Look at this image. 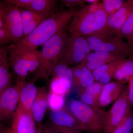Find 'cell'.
<instances>
[{
	"mask_svg": "<svg viewBox=\"0 0 133 133\" xmlns=\"http://www.w3.org/2000/svg\"><path fill=\"white\" fill-rule=\"evenodd\" d=\"M127 57L125 55L119 53L94 51L90 53L82 63L92 71L104 65Z\"/></svg>",
	"mask_w": 133,
	"mask_h": 133,
	"instance_id": "5bb4252c",
	"label": "cell"
},
{
	"mask_svg": "<svg viewBox=\"0 0 133 133\" xmlns=\"http://www.w3.org/2000/svg\"><path fill=\"white\" fill-rule=\"evenodd\" d=\"M85 2L90 3L91 4L99 2V1L98 0H85Z\"/></svg>",
	"mask_w": 133,
	"mask_h": 133,
	"instance_id": "b9f144b4",
	"label": "cell"
},
{
	"mask_svg": "<svg viewBox=\"0 0 133 133\" xmlns=\"http://www.w3.org/2000/svg\"><path fill=\"white\" fill-rule=\"evenodd\" d=\"M101 10H103L102 3L98 2L87 6L79 11L85 14H92Z\"/></svg>",
	"mask_w": 133,
	"mask_h": 133,
	"instance_id": "836d02e7",
	"label": "cell"
},
{
	"mask_svg": "<svg viewBox=\"0 0 133 133\" xmlns=\"http://www.w3.org/2000/svg\"><path fill=\"white\" fill-rule=\"evenodd\" d=\"M124 59H119L110 62L93 71L92 74L95 82H98L103 86L110 83L112 78H113L116 68Z\"/></svg>",
	"mask_w": 133,
	"mask_h": 133,
	"instance_id": "d6986e66",
	"label": "cell"
},
{
	"mask_svg": "<svg viewBox=\"0 0 133 133\" xmlns=\"http://www.w3.org/2000/svg\"><path fill=\"white\" fill-rule=\"evenodd\" d=\"M41 131L44 133H57L52 128L51 124L50 125H39Z\"/></svg>",
	"mask_w": 133,
	"mask_h": 133,
	"instance_id": "f35d334b",
	"label": "cell"
},
{
	"mask_svg": "<svg viewBox=\"0 0 133 133\" xmlns=\"http://www.w3.org/2000/svg\"><path fill=\"white\" fill-rule=\"evenodd\" d=\"M133 77V55L125 58L116 68L113 78L117 81H128Z\"/></svg>",
	"mask_w": 133,
	"mask_h": 133,
	"instance_id": "ffe728a7",
	"label": "cell"
},
{
	"mask_svg": "<svg viewBox=\"0 0 133 133\" xmlns=\"http://www.w3.org/2000/svg\"><path fill=\"white\" fill-rule=\"evenodd\" d=\"M69 65L63 59L60 58L52 66L50 71L49 77L52 78H62L66 70L69 68Z\"/></svg>",
	"mask_w": 133,
	"mask_h": 133,
	"instance_id": "83f0119b",
	"label": "cell"
},
{
	"mask_svg": "<svg viewBox=\"0 0 133 133\" xmlns=\"http://www.w3.org/2000/svg\"><path fill=\"white\" fill-rule=\"evenodd\" d=\"M127 87L129 104L131 109L133 107V77L128 81V84Z\"/></svg>",
	"mask_w": 133,
	"mask_h": 133,
	"instance_id": "8d00e7d4",
	"label": "cell"
},
{
	"mask_svg": "<svg viewBox=\"0 0 133 133\" xmlns=\"http://www.w3.org/2000/svg\"><path fill=\"white\" fill-rule=\"evenodd\" d=\"M133 10V0H128L117 12L108 16L107 28L109 33L119 37L121 29Z\"/></svg>",
	"mask_w": 133,
	"mask_h": 133,
	"instance_id": "7c38bea8",
	"label": "cell"
},
{
	"mask_svg": "<svg viewBox=\"0 0 133 133\" xmlns=\"http://www.w3.org/2000/svg\"><path fill=\"white\" fill-rule=\"evenodd\" d=\"M37 78L35 76L31 81L26 82L20 92L18 105L31 112L32 105L38 91V88L35 85Z\"/></svg>",
	"mask_w": 133,
	"mask_h": 133,
	"instance_id": "ac0fdd59",
	"label": "cell"
},
{
	"mask_svg": "<svg viewBox=\"0 0 133 133\" xmlns=\"http://www.w3.org/2000/svg\"><path fill=\"white\" fill-rule=\"evenodd\" d=\"M64 109L84 125L90 133H102L105 111L75 99L70 100Z\"/></svg>",
	"mask_w": 133,
	"mask_h": 133,
	"instance_id": "3957f363",
	"label": "cell"
},
{
	"mask_svg": "<svg viewBox=\"0 0 133 133\" xmlns=\"http://www.w3.org/2000/svg\"><path fill=\"white\" fill-rule=\"evenodd\" d=\"M26 83L17 78L15 84L5 90L0 97V120H8L13 117L19 104L20 92Z\"/></svg>",
	"mask_w": 133,
	"mask_h": 133,
	"instance_id": "30bf717a",
	"label": "cell"
},
{
	"mask_svg": "<svg viewBox=\"0 0 133 133\" xmlns=\"http://www.w3.org/2000/svg\"><path fill=\"white\" fill-rule=\"evenodd\" d=\"M61 78L67 86L69 90H70L73 85V76L72 67H69Z\"/></svg>",
	"mask_w": 133,
	"mask_h": 133,
	"instance_id": "1f68e13d",
	"label": "cell"
},
{
	"mask_svg": "<svg viewBox=\"0 0 133 133\" xmlns=\"http://www.w3.org/2000/svg\"><path fill=\"white\" fill-rule=\"evenodd\" d=\"M9 61L0 62V95L11 86L12 77L9 70Z\"/></svg>",
	"mask_w": 133,
	"mask_h": 133,
	"instance_id": "7402d4cb",
	"label": "cell"
},
{
	"mask_svg": "<svg viewBox=\"0 0 133 133\" xmlns=\"http://www.w3.org/2000/svg\"><path fill=\"white\" fill-rule=\"evenodd\" d=\"M51 91L64 97L69 91L67 86L61 78H53L50 84Z\"/></svg>",
	"mask_w": 133,
	"mask_h": 133,
	"instance_id": "484cf974",
	"label": "cell"
},
{
	"mask_svg": "<svg viewBox=\"0 0 133 133\" xmlns=\"http://www.w3.org/2000/svg\"><path fill=\"white\" fill-rule=\"evenodd\" d=\"M94 51L119 53L130 57L133 49L118 36L111 34L83 36Z\"/></svg>",
	"mask_w": 133,
	"mask_h": 133,
	"instance_id": "8992f818",
	"label": "cell"
},
{
	"mask_svg": "<svg viewBox=\"0 0 133 133\" xmlns=\"http://www.w3.org/2000/svg\"><path fill=\"white\" fill-rule=\"evenodd\" d=\"M68 35L66 30H62L43 45L41 52V63L36 77L44 79L49 77L52 66L60 59Z\"/></svg>",
	"mask_w": 133,
	"mask_h": 133,
	"instance_id": "277c9868",
	"label": "cell"
},
{
	"mask_svg": "<svg viewBox=\"0 0 133 133\" xmlns=\"http://www.w3.org/2000/svg\"><path fill=\"white\" fill-rule=\"evenodd\" d=\"M108 16L103 10L92 14L76 11L68 30L70 33L81 36L110 34L107 28Z\"/></svg>",
	"mask_w": 133,
	"mask_h": 133,
	"instance_id": "7a4b0ae2",
	"label": "cell"
},
{
	"mask_svg": "<svg viewBox=\"0 0 133 133\" xmlns=\"http://www.w3.org/2000/svg\"><path fill=\"white\" fill-rule=\"evenodd\" d=\"M51 125L54 130L57 133H80L81 132L65 127L56 125L52 124Z\"/></svg>",
	"mask_w": 133,
	"mask_h": 133,
	"instance_id": "74e56055",
	"label": "cell"
},
{
	"mask_svg": "<svg viewBox=\"0 0 133 133\" xmlns=\"http://www.w3.org/2000/svg\"><path fill=\"white\" fill-rule=\"evenodd\" d=\"M35 121L31 112L18 105L13 116L10 133H37Z\"/></svg>",
	"mask_w": 133,
	"mask_h": 133,
	"instance_id": "8fae6325",
	"label": "cell"
},
{
	"mask_svg": "<svg viewBox=\"0 0 133 133\" xmlns=\"http://www.w3.org/2000/svg\"><path fill=\"white\" fill-rule=\"evenodd\" d=\"M49 94L44 87L38 88L37 94L31 108V112L33 118L35 121L40 125H41V122L49 107Z\"/></svg>",
	"mask_w": 133,
	"mask_h": 133,
	"instance_id": "e0dca14e",
	"label": "cell"
},
{
	"mask_svg": "<svg viewBox=\"0 0 133 133\" xmlns=\"http://www.w3.org/2000/svg\"><path fill=\"white\" fill-rule=\"evenodd\" d=\"M1 133H10L9 129L6 128L5 127H2L1 128Z\"/></svg>",
	"mask_w": 133,
	"mask_h": 133,
	"instance_id": "60d3db41",
	"label": "cell"
},
{
	"mask_svg": "<svg viewBox=\"0 0 133 133\" xmlns=\"http://www.w3.org/2000/svg\"><path fill=\"white\" fill-rule=\"evenodd\" d=\"M133 33V10L130 16L122 27L119 33L121 38L128 40Z\"/></svg>",
	"mask_w": 133,
	"mask_h": 133,
	"instance_id": "f546056e",
	"label": "cell"
},
{
	"mask_svg": "<svg viewBox=\"0 0 133 133\" xmlns=\"http://www.w3.org/2000/svg\"><path fill=\"white\" fill-rule=\"evenodd\" d=\"M92 51L89 44L83 36L70 33L61 58L70 66L77 65L81 63Z\"/></svg>",
	"mask_w": 133,
	"mask_h": 133,
	"instance_id": "52a82bcc",
	"label": "cell"
},
{
	"mask_svg": "<svg viewBox=\"0 0 133 133\" xmlns=\"http://www.w3.org/2000/svg\"><path fill=\"white\" fill-rule=\"evenodd\" d=\"M80 65L78 86L81 87V88H84L95 81L92 71L83 63L80 64Z\"/></svg>",
	"mask_w": 133,
	"mask_h": 133,
	"instance_id": "cb8c5ba5",
	"label": "cell"
},
{
	"mask_svg": "<svg viewBox=\"0 0 133 133\" xmlns=\"http://www.w3.org/2000/svg\"><path fill=\"white\" fill-rule=\"evenodd\" d=\"M61 2L62 5L71 9L75 8L76 6L83 4L85 1V0H62Z\"/></svg>",
	"mask_w": 133,
	"mask_h": 133,
	"instance_id": "d590c367",
	"label": "cell"
},
{
	"mask_svg": "<svg viewBox=\"0 0 133 133\" xmlns=\"http://www.w3.org/2000/svg\"><path fill=\"white\" fill-rule=\"evenodd\" d=\"M49 107L52 111L63 109L65 105L64 97L50 91L48 95Z\"/></svg>",
	"mask_w": 133,
	"mask_h": 133,
	"instance_id": "d4e9b609",
	"label": "cell"
},
{
	"mask_svg": "<svg viewBox=\"0 0 133 133\" xmlns=\"http://www.w3.org/2000/svg\"><path fill=\"white\" fill-rule=\"evenodd\" d=\"M77 10L75 8L55 13L31 33L9 48L12 50H33L43 45L60 31L66 29L69 21Z\"/></svg>",
	"mask_w": 133,
	"mask_h": 133,
	"instance_id": "6da1fadb",
	"label": "cell"
},
{
	"mask_svg": "<svg viewBox=\"0 0 133 133\" xmlns=\"http://www.w3.org/2000/svg\"><path fill=\"white\" fill-rule=\"evenodd\" d=\"M131 109L128 98L127 87L110 110L106 112L102 133H112Z\"/></svg>",
	"mask_w": 133,
	"mask_h": 133,
	"instance_id": "9c48e42d",
	"label": "cell"
},
{
	"mask_svg": "<svg viewBox=\"0 0 133 133\" xmlns=\"http://www.w3.org/2000/svg\"><path fill=\"white\" fill-rule=\"evenodd\" d=\"M78 95L80 100L84 103L92 107L99 108V99L87 92L84 88H81L79 90Z\"/></svg>",
	"mask_w": 133,
	"mask_h": 133,
	"instance_id": "f1b7e54d",
	"label": "cell"
},
{
	"mask_svg": "<svg viewBox=\"0 0 133 133\" xmlns=\"http://www.w3.org/2000/svg\"><path fill=\"white\" fill-rule=\"evenodd\" d=\"M124 83L120 81H113L103 86L99 100L100 107L107 106L116 101L125 88Z\"/></svg>",
	"mask_w": 133,
	"mask_h": 133,
	"instance_id": "2e32d148",
	"label": "cell"
},
{
	"mask_svg": "<svg viewBox=\"0 0 133 133\" xmlns=\"http://www.w3.org/2000/svg\"><path fill=\"white\" fill-rule=\"evenodd\" d=\"M9 64L18 77L25 80L29 73L37 70L41 63V52L37 50H10Z\"/></svg>",
	"mask_w": 133,
	"mask_h": 133,
	"instance_id": "5b68a950",
	"label": "cell"
},
{
	"mask_svg": "<svg viewBox=\"0 0 133 133\" xmlns=\"http://www.w3.org/2000/svg\"><path fill=\"white\" fill-rule=\"evenodd\" d=\"M112 133H133V111L131 109Z\"/></svg>",
	"mask_w": 133,
	"mask_h": 133,
	"instance_id": "603a6c76",
	"label": "cell"
},
{
	"mask_svg": "<svg viewBox=\"0 0 133 133\" xmlns=\"http://www.w3.org/2000/svg\"><path fill=\"white\" fill-rule=\"evenodd\" d=\"M125 2L123 0H104L102 2L103 10L109 16L119 10Z\"/></svg>",
	"mask_w": 133,
	"mask_h": 133,
	"instance_id": "4316f807",
	"label": "cell"
},
{
	"mask_svg": "<svg viewBox=\"0 0 133 133\" xmlns=\"http://www.w3.org/2000/svg\"><path fill=\"white\" fill-rule=\"evenodd\" d=\"M128 44L129 46L133 49V33L131 37L128 40Z\"/></svg>",
	"mask_w": 133,
	"mask_h": 133,
	"instance_id": "ab89813d",
	"label": "cell"
},
{
	"mask_svg": "<svg viewBox=\"0 0 133 133\" xmlns=\"http://www.w3.org/2000/svg\"><path fill=\"white\" fill-rule=\"evenodd\" d=\"M12 42V38L9 31L5 26L0 28V44H6Z\"/></svg>",
	"mask_w": 133,
	"mask_h": 133,
	"instance_id": "e575fe53",
	"label": "cell"
},
{
	"mask_svg": "<svg viewBox=\"0 0 133 133\" xmlns=\"http://www.w3.org/2000/svg\"><path fill=\"white\" fill-rule=\"evenodd\" d=\"M24 38L28 35L44 21L55 12L40 13L26 9H21Z\"/></svg>",
	"mask_w": 133,
	"mask_h": 133,
	"instance_id": "9a60e30c",
	"label": "cell"
},
{
	"mask_svg": "<svg viewBox=\"0 0 133 133\" xmlns=\"http://www.w3.org/2000/svg\"><path fill=\"white\" fill-rule=\"evenodd\" d=\"M103 85L98 82H95L86 88H84L87 92L94 95L99 99L102 91Z\"/></svg>",
	"mask_w": 133,
	"mask_h": 133,
	"instance_id": "4dcf8cb0",
	"label": "cell"
},
{
	"mask_svg": "<svg viewBox=\"0 0 133 133\" xmlns=\"http://www.w3.org/2000/svg\"><path fill=\"white\" fill-rule=\"evenodd\" d=\"M32 0H7L5 1L6 3L11 4L21 9H27Z\"/></svg>",
	"mask_w": 133,
	"mask_h": 133,
	"instance_id": "d6a6232c",
	"label": "cell"
},
{
	"mask_svg": "<svg viewBox=\"0 0 133 133\" xmlns=\"http://www.w3.org/2000/svg\"><path fill=\"white\" fill-rule=\"evenodd\" d=\"M39 127V128H40V129H41V133H44L43 132H42V131H41V128H40V127Z\"/></svg>",
	"mask_w": 133,
	"mask_h": 133,
	"instance_id": "7bdbcfd3",
	"label": "cell"
},
{
	"mask_svg": "<svg viewBox=\"0 0 133 133\" xmlns=\"http://www.w3.org/2000/svg\"><path fill=\"white\" fill-rule=\"evenodd\" d=\"M52 124L78 131H88V128L70 113L65 109L52 111L49 115Z\"/></svg>",
	"mask_w": 133,
	"mask_h": 133,
	"instance_id": "4fadbf2b",
	"label": "cell"
},
{
	"mask_svg": "<svg viewBox=\"0 0 133 133\" xmlns=\"http://www.w3.org/2000/svg\"><path fill=\"white\" fill-rule=\"evenodd\" d=\"M0 17H2L15 44L24 38L21 9L8 3L1 4Z\"/></svg>",
	"mask_w": 133,
	"mask_h": 133,
	"instance_id": "ba28073f",
	"label": "cell"
},
{
	"mask_svg": "<svg viewBox=\"0 0 133 133\" xmlns=\"http://www.w3.org/2000/svg\"><path fill=\"white\" fill-rule=\"evenodd\" d=\"M56 0H32L26 9L40 13L54 12L57 6Z\"/></svg>",
	"mask_w": 133,
	"mask_h": 133,
	"instance_id": "44dd1931",
	"label": "cell"
}]
</instances>
